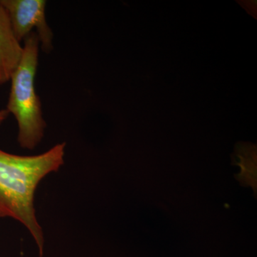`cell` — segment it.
I'll use <instances>...</instances> for the list:
<instances>
[{
    "label": "cell",
    "mask_w": 257,
    "mask_h": 257,
    "mask_svg": "<svg viewBox=\"0 0 257 257\" xmlns=\"http://www.w3.org/2000/svg\"><path fill=\"white\" fill-rule=\"evenodd\" d=\"M66 143L33 156L0 150V217L11 218L27 228L43 254V230L35 207V194L42 179L64 165Z\"/></svg>",
    "instance_id": "1"
},
{
    "label": "cell",
    "mask_w": 257,
    "mask_h": 257,
    "mask_svg": "<svg viewBox=\"0 0 257 257\" xmlns=\"http://www.w3.org/2000/svg\"><path fill=\"white\" fill-rule=\"evenodd\" d=\"M23 55L12 75L6 110L18 123V142L25 150H33L43 140L47 123L35 87L39 63L40 40L35 32L25 40Z\"/></svg>",
    "instance_id": "2"
},
{
    "label": "cell",
    "mask_w": 257,
    "mask_h": 257,
    "mask_svg": "<svg viewBox=\"0 0 257 257\" xmlns=\"http://www.w3.org/2000/svg\"><path fill=\"white\" fill-rule=\"evenodd\" d=\"M17 39L21 42L35 32L45 53L53 50L54 34L47 23L45 0H0Z\"/></svg>",
    "instance_id": "3"
},
{
    "label": "cell",
    "mask_w": 257,
    "mask_h": 257,
    "mask_svg": "<svg viewBox=\"0 0 257 257\" xmlns=\"http://www.w3.org/2000/svg\"><path fill=\"white\" fill-rule=\"evenodd\" d=\"M23 50L6 10L0 3V85L10 81L23 57Z\"/></svg>",
    "instance_id": "4"
},
{
    "label": "cell",
    "mask_w": 257,
    "mask_h": 257,
    "mask_svg": "<svg viewBox=\"0 0 257 257\" xmlns=\"http://www.w3.org/2000/svg\"><path fill=\"white\" fill-rule=\"evenodd\" d=\"M9 113L6 110V109H2L0 110V126L3 124L7 118L9 116Z\"/></svg>",
    "instance_id": "5"
}]
</instances>
